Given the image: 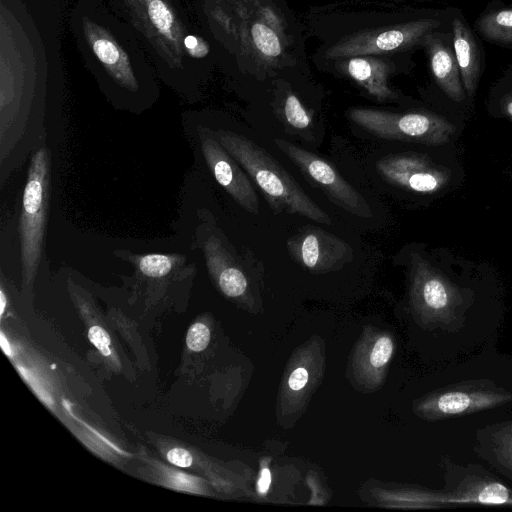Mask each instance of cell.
Segmentation results:
<instances>
[{
  "mask_svg": "<svg viewBox=\"0 0 512 512\" xmlns=\"http://www.w3.org/2000/svg\"><path fill=\"white\" fill-rule=\"evenodd\" d=\"M283 114L286 123L295 131L306 132L312 125L310 115L294 94L286 97Z\"/></svg>",
  "mask_w": 512,
  "mask_h": 512,
  "instance_id": "obj_21",
  "label": "cell"
},
{
  "mask_svg": "<svg viewBox=\"0 0 512 512\" xmlns=\"http://www.w3.org/2000/svg\"><path fill=\"white\" fill-rule=\"evenodd\" d=\"M166 459L172 465L180 468H189L194 462L191 452L182 447H173L169 449L166 453Z\"/></svg>",
  "mask_w": 512,
  "mask_h": 512,
  "instance_id": "obj_27",
  "label": "cell"
},
{
  "mask_svg": "<svg viewBox=\"0 0 512 512\" xmlns=\"http://www.w3.org/2000/svg\"><path fill=\"white\" fill-rule=\"evenodd\" d=\"M496 462L512 473V423H505L491 435Z\"/></svg>",
  "mask_w": 512,
  "mask_h": 512,
  "instance_id": "obj_20",
  "label": "cell"
},
{
  "mask_svg": "<svg viewBox=\"0 0 512 512\" xmlns=\"http://www.w3.org/2000/svg\"><path fill=\"white\" fill-rule=\"evenodd\" d=\"M86 42L110 77L122 88L136 92L139 88L128 54L108 30L87 17L82 18Z\"/></svg>",
  "mask_w": 512,
  "mask_h": 512,
  "instance_id": "obj_12",
  "label": "cell"
},
{
  "mask_svg": "<svg viewBox=\"0 0 512 512\" xmlns=\"http://www.w3.org/2000/svg\"><path fill=\"white\" fill-rule=\"evenodd\" d=\"M202 249L208 271L221 292L229 298H244L249 290L247 277L221 239L214 234L207 236Z\"/></svg>",
  "mask_w": 512,
  "mask_h": 512,
  "instance_id": "obj_13",
  "label": "cell"
},
{
  "mask_svg": "<svg viewBox=\"0 0 512 512\" xmlns=\"http://www.w3.org/2000/svg\"><path fill=\"white\" fill-rule=\"evenodd\" d=\"M439 25L440 22L435 19H420L360 31L338 41L325 55L327 58L336 59L405 50L424 40Z\"/></svg>",
  "mask_w": 512,
  "mask_h": 512,
  "instance_id": "obj_6",
  "label": "cell"
},
{
  "mask_svg": "<svg viewBox=\"0 0 512 512\" xmlns=\"http://www.w3.org/2000/svg\"><path fill=\"white\" fill-rule=\"evenodd\" d=\"M393 351L394 342L391 337L387 335L379 336L369 348V353L366 356L367 360L365 362V367L378 372L388 364Z\"/></svg>",
  "mask_w": 512,
  "mask_h": 512,
  "instance_id": "obj_23",
  "label": "cell"
},
{
  "mask_svg": "<svg viewBox=\"0 0 512 512\" xmlns=\"http://www.w3.org/2000/svg\"><path fill=\"white\" fill-rule=\"evenodd\" d=\"M347 115L356 125L383 139L436 146L448 142L455 131L445 118L428 112L394 113L352 108Z\"/></svg>",
  "mask_w": 512,
  "mask_h": 512,
  "instance_id": "obj_3",
  "label": "cell"
},
{
  "mask_svg": "<svg viewBox=\"0 0 512 512\" xmlns=\"http://www.w3.org/2000/svg\"><path fill=\"white\" fill-rule=\"evenodd\" d=\"M274 142L279 150L338 206L358 217L373 216L365 197L326 160L287 140L278 138Z\"/></svg>",
  "mask_w": 512,
  "mask_h": 512,
  "instance_id": "obj_7",
  "label": "cell"
},
{
  "mask_svg": "<svg viewBox=\"0 0 512 512\" xmlns=\"http://www.w3.org/2000/svg\"><path fill=\"white\" fill-rule=\"evenodd\" d=\"M476 27L489 41L512 44V9L490 12L477 21Z\"/></svg>",
  "mask_w": 512,
  "mask_h": 512,
  "instance_id": "obj_17",
  "label": "cell"
},
{
  "mask_svg": "<svg viewBox=\"0 0 512 512\" xmlns=\"http://www.w3.org/2000/svg\"><path fill=\"white\" fill-rule=\"evenodd\" d=\"M271 481L270 471L267 468L262 469L261 476L258 482V491L265 494L268 491Z\"/></svg>",
  "mask_w": 512,
  "mask_h": 512,
  "instance_id": "obj_29",
  "label": "cell"
},
{
  "mask_svg": "<svg viewBox=\"0 0 512 512\" xmlns=\"http://www.w3.org/2000/svg\"><path fill=\"white\" fill-rule=\"evenodd\" d=\"M488 383L470 381L444 388L421 400L417 411L423 418L438 420L492 409L512 400V393Z\"/></svg>",
  "mask_w": 512,
  "mask_h": 512,
  "instance_id": "obj_8",
  "label": "cell"
},
{
  "mask_svg": "<svg viewBox=\"0 0 512 512\" xmlns=\"http://www.w3.org/2000/svg\"><path fill=\"white\" fill-rule=\"evenodd\" d=\"M251 37L256 49L264 56L275 58L282 53L280 39L276 32L263 22L251 26Z\"/></svg>",
  "mask_w": 512,
  "mask_h": 512,
  "instance_id": "obj_19",
  "label": "cell"
},
{
  "mask_svg": "<svg viewBox=\"0 0 512 512\" xmlns=\"http://www.w3.org/2000/svg\"><path fill=\"white\" fill-rule=\"evenodd\" d=\"M50 192V158L45 146L33 151L19 218L23 277L32 282L38 270L45 235Z\"/></svg>",
  "mask_w": 512,
  "mask_h": 512,
  "instance_id": "obj_2",
  "label": "cell"
},
{
  "mask_svg": "<svg viewBox=\"0 0 512 512\" xmlns=\"http://www.w3.org/2000/svg\"><path fill=\"white\" fill-rule=\"evenodd\" d=\"M454 54L460 70L463 87L468 96L474 95L480 70L479 52L475 38L459 19L452 21Z\"/></svg>",
  "mask_w": 512,
  "mask_h": 512,
  "instance_id": "obj_16",
  "label": "cell"
},
{
  "mask_svg": "<svg viewBox=\"0 0 512 512\" xmlns=\"http://www.w3.org/2000/svg\"><path fill=\"white\" fill-rule=\"evenodd\" d=\"M89 339L97 350L105 357L111 355V341L109 335L99 326L89 328Z\"/></svg>",
  "mask_w": 512,
  "mask_h": 512,
  "instance_id": "obj_26",
  "label": "cell"
},
{
  "mask_svg": "<svg viewBox=\"0 0 512 512\" xmlns=\"http://www.w3.org/2000/svg\"><path fill=\"white\" fill-rule=\"evenodd\" d=\"M309 381V372L304 367L294 369L288 378V387L292 391L302 390Z\"/></svg>",
  "mask_w": 512,
  "mask_h": 512,
  "instance_id": "obj_28",
  "label": "cell"
},
{
  "mask_svg": "<svg viewBox=\"0 0 512 512\" xmlns=\"http://www.w3.org/2000/svg\"><path fill=\"white\" fill-rule=\"evenodd\" d=\"M290 256L316 273L342 268L353 258L349 244L319 227H305L287 241Z\"/></svg>",
  "mask_w": 512,
  "mask_h": 512,
  "instance_id": "obj_10",
  "label": "cell"
},
{
  "mask_svg": "<svg viewBox=\"0 0 512 512\" xmlns=\"http://www.w3.org/2000/svg\"><path fill=\"white\" fill-rule=\"evenodd\" d=\"M210 132L246 171L275 211L298 214L327 225L332 223L328 214L263 147L230 130Z\"/></svg>",
  "mask_w": 512,
  "mask_h": 512,
  "instance_id": "obj_1",
  "label": "cell"
},
{
  "mask_svg": "<svg viewBox=\"0 0 512 512\" xmlns=\"http://www.w3.org/2000/svg\"><path fill=\"white\" fill-rule=\"evenodd\" d=\"M348 75L379 101L395 99L397 96L388 84L390 63L372 56L350 57L345 63Z\"/></svg>",
  "mask_w": 512,
  "mask_h": 512,
  "instance_id": "obj_15",
  "label": "cell"
},
{
  "mask_svg": "<svg viewBox=\"0 0 512 512\" xmlns=\"http://www.w3.org/2000/svg\"><path fill=\"white\" fill-rule=\"evenodd\" d=\"M503 110L512 119V92L503 99Z\"/></svg>",
  "mask_w": 512,
  "mask_h": 512,
  "instance_id": "obj_30",
  "label": "cell"
},
{
  "mask_svg": "<svg viewBox=\"0 0 512 512\" xmlns=\"http://www.w3.org/2000/svg\"><path fill=\"white\" fill-rule=\"evenodd\" d=\"M200 132L201 152L216 181L245 210L257 215L259 200L245 170L217 141L210 130Z\"/></svg>",
  "mask_w": 512,
  "mask_h": 512,
  "instance_id": "obj_11",
  "label": "cell"
},
{
  "mask_svg": "<svg viewBox=\"0 0 512 512\" xmlns=\"http://www.w3.org/2000/svg\"><path fill=\"white\" fill-rule=\"evenodd\" d=\"M133 26L169 67H183L185 30L171 0H123Z\"/></svg>",
  "mask_w": 512,
  "mask_h": 512,
  "instance_id": "obj_4",
  "label": "cell"
},
{
  "mask_svg": "<svg viewBox=\"0 0 512 512\" xmlns=\"http://www.w3.org/2000/svg\"><path fill=\"white\" fill-rule=\"evenodd\" d=\"M185 52L192 58L201 59L208 55L210 48L208 43L196 35H186L184 38Z\"/></svg>",
  "mask_w": 512,
  "mask_h": 512,
  "instance_id": "obj_25",
  "label": "cell"
},
{
  "mask_svg": "<svg viewBox=\"0 0 512 512\" xmlns=\"http://www.w3.org/2000/svg\"><path fill=\"white\" fill-rule=\"evenodd\" d=\"M411 263L410 299L414 311L425 322L454 321L463 303L461 291L419 255L413 254Z\"/></svg>",
  "mask_w": 512,
  "mask_h": 512,
  "instance_id": "obj_5",
  "label": "cell"
},
{
  "mask_svg": "<svg viewBox=\"0 0 512 512\" xmlns=\"http://www.w3.org/2000/svg\"><path fill=\"white\" fill-rule=\"evenodd\" d=\"M376 168L390 184L423 194L441 190L451 178L450 170L416 153L388 155L377 161Z\"/></svg>",
  "mask_w": 512,
  "mask_h": 512,
  "instance_id": "obj_9",
  "label": "cell"
},
{
  "mask_svg": "<svg viewBox=\"0 0 512 512\" xmlns=\"http://www.w3.org/2000/svg\"><path fill=\"white\" fill-rule=\"evenodd\" d=\"M162 479L168 487L179 491L203 494L205 493L202 479L178 470L164 467Z\"/></svg>",
  "mask_w": 512,
  "mask_h": 512,
  "instance_id": "obj_22",
  "label": "cell"
},
{
  "mask_svg": "<svg viewBox=\"0 0 512 512\" xmlns=\"http://www.w3.org/2000/svg\"><path fill=\"white\" fill-rule=\"evenodd\" d=\"M424 42L435 81L449 98L462 101L464 87L455 54L440 38L431 34L425 37Z\"/></svg>",
  "mask_w": 512,
  "mask_h": 512,
  "instance_id": "obj_14",
  "label": "cell"
},
{
  "mask_svg": "<svg viewBox=\"0 0 512 512\" xmlns=\"http://www.w3.org/2000/svg\"><path fill=\"white\" fill-rule=\"evenodd\" d=\"M131 260L138 271L145 277L160 279L168 276L177 266L184 263V258L175 254L150 253L136 255Z\"/></svg>",
  "mask_w": 512,
  "mask_h": 512,
  "instance_id": "obj_18",
  "label": "cell"
},
{
  "mask_svg": "<svg viewBox=\"0 0 512 512\" xmlns=\"http://www.w3.org/2000/svg\"><path fill=\"white\" fill-rule=\"evenodd\" d=\"M210 342V329L203 322L190 326L186 335L187 347L194 352L205 350Z\"/></svg>",
  "mask_w": 512,
  "mask_h": 512,
  "instance_id": "obj_24",
  "label": "cell"
}]
</instances>
